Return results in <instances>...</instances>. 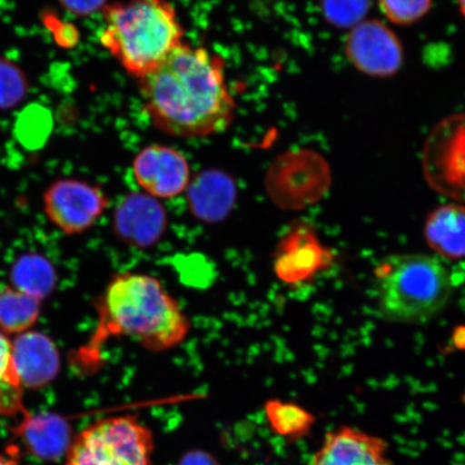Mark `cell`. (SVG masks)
<instances>
[{
    "label": "cell",
    "mask_w": 465,
    "mask_h": 465,
    "mask_svg": "<svg viewBox=\"0 0 465 465\" xmlns=\"http://www.w3.org/2000/svg\"><path fill=\"white\" fill-rule=\"evenodd\" d=\"M138 83L151 124L167 135H217L234 120L236 102L223 58L201 46L180 44Z\"/></svg>",
    "instance_id": "cell-1"
},
{
    "label": "cell",
    "mask_w": 465,
    "mask_h": 465,
    "mask_svg": "<svg viewBox=\"0 0 465 465\" xmlns=\"http://www.w3.org/2000/svg\"><path fill=\"white\" fill-rule=\"evenodd\" d=\"M97 307L100 324L93 345L108 336H126L148 351H165L182 344L190 332L178 302L150 275L114 276Z\"/></svg>",
    "instance_id": "cell-2"
},
{
    "label": "cell",
    "mask_w": 465,
    "mask_h": 465,
    "mask_svg": "<svg viewBox=\"0 0 465 465\" xmlns=\"http://www.w3.org/2000/svg\"><path fill=\"white\" fill-rule=\"evenodd\" d=\"M104 17V48L138 80L183 43V27L167 0H125L107 5Z\"/></svg>",
    "instance_id": "cell-3"
},
{
    "label": "cell",
    "mask_w": 465,
    "mask_h": 465,
    "mask_svg": "<svg viewBox=\"0 0 465 465\" xmlns=\"http://www.w3.org/2000/svg\"><path fill=\"white\" fill-rule=\"evenodd\" d=\"M374 278L378 311L394 323H426L452 294L450 272L427 254L391 255L376 266Z\"/></svg>",
    "instance_id": "cell-4"
},
{
    "label": "cell",
    "mask_w": 465,
    "mask_h": 465,
    "mask_svg": "<svg viewBox=\"0 0 465 465\" xmlns=\"http://www.w3.org/2000/svg\"><path fill=\"white\" fill-rule=\"evenodd\" d=\"M153 432L131 416L110 417L78 435L66 465H151Z\"/></svg>",
    "instance_id": "cell-5"
},
{
    "label": "cell",
    "mask_w": 465,
    "mask_h": 465,
    "mask_svg": "<svg viewBox=\"0 0 465 465\" xmlns=\"http://www.w3.org/2000/svg\"><path fill=\"white\" fill-rule=\"evenodd\" d=\"M421 164L430 188L465 203V112L447 115L433 126L423 144Z\"/></svg>",
    "instance_id": "cell-6"
},
{
    "label": "cell",
    "mask_w": 465,
    "mask_h": 465,
    "mask_svg": "<svg viewBox=\"0 0 465 465\" xmlns=\"http://www.w3.org/2000/svg\"><path fill=\"white\" fill-rule=\"evenodd\" d=\"M332 172L324 156L310 149L291 151L272 165L267 179L270 194L279 206L300 211L327 195Z\"/></svg>",
    "instance_id": "cell-7"
},
{
    "label": "cell",
    "mask_w": 465,
    "mask_h": 465,
    "mask_svg": "<svg viewBox=\"0 0 465 465\" xmlns=\"http://www.w3.org/2000/svg\"><path fill=\"white\" fill-rule=\"evenodd\" d=\"M346 58L366 77L391 78L404 65L405 51L397 33L385 22L366 19L347 31Z\"/></svg>",
    "instance_id": "cell-8"
},
{
    "label": "cell",
    "mask_w": 465,
    "mask_h": 465,
    "mask_svg": "<svg viewBox=\"0 0 465 465\" xmlns=\"http://www.w3.org/2000/svg\"><path fill=\"white\" fill-rule=\"evenodd\" d=\"M51 223L68 235L90 230L108 207L104 192L80 180L62 179L52 183L44 196Z\"/></svg>",
    "instance_id": "cell-9"
},
{
    "label": "cell",
    "mask_w": 465,
    "mask_h": 465,
    "mask_svg": "<svg viewBox=\"0 0 465 465\" xmlns=\"http://www.w3.org/2000/svg\"><path fill=\"white\" fill-rule=\"evenodd\" d=\"M136 183L155 199H173L187 190L191 182L189 162L178 150L151 144L139 151L133 162Z\"/></svg>",
    "instance_id": "cell-10"
},
{
    "label": "cell",
    "mask_w": 465,
    "mask_h": 465,
    "mask_svg": "<svg viewBox=\"0 0 465 465\" xmlns=\"http://www.w3.org/2000/svg\"><path fill=\"white\" fill-rule=\"evenodd\" d=\"M333 255L319 241L308 224L295 225L283 236L277 248L275 272L289 284L311 281L332 263Z\"/></svg>",
    "instance_id": "cell-11"
},
{
    "label": "cell",
    "mask_w": 465,
    "mask_h": 465,
    "mask_svg": "<svg viewBox=\"0 0 465 465\" xmlns=\"http://www.w3.org/2000/svg\"><path fill=\"white\" fill-rule=\"evenodd\" d=\"M388 444L378 436L341 426L325 434L310 465H393Z\"/></svg>",
    "instance_id": "cell-12"
},
{
    "label": "cell",
    "mask_w": 465,
    "mask_h": 465,
    "mask_svg": "<svg viewBox=\"0 0 465 465\" xmlns=\"http://www.w3.org/2000/svg\"><path fill=\"white\" fill-rule=\"evenodd\" d=\"M167 226V214L162 203L147 193L124 197L115 209L114 231L122 242L138 248L153 246Z\"/></svg>",
    "instance_id": "cell-13"
},
{
    "label": "cell",
    "mask_w": 465,
    "mask_h": 465,
    "mask_svg": "<svg viewBox=\"0 0 465 465\" xmlns=\"http://www.w3.org/2000/svg\"><path fill=\"white\" fill-rule=\"evenodd\" d=\"M15 370L22 387L42 388L54 380L61 359L54 342L39 332H23L13 341Z\"/></svg>",
    "instance_id": "cell-14"
},
{
    "label": "cell",
    "mask_w": 465,
    "mask_h": 465,
    "mask_svg": "<svg viewBox=\"0 0 465 465\" xmlns=\"http://www.w3.org/2000/svg\"><path fill=\"white\" fill-rule=\"evenodd\" d=\"M185 191L192 214L208 223H219L228 216L236 201L234 182L219 171L196 174Z\"/></svg>",
    "instance_id": "cell-15"
},
{
    "label": "cell",
    "mask_w": 465,
    "mask_h": 465,
    "mask_svg": "<svg viewBox=\"0 0 465 465\" xmlns=\"http://www.w3.org/2000/svg\"><path fill=\"white\" fill-rule=\"evenodd\" d=\"M17 434L33 455L45 460H55L72 445L71 427L54 414L33 416L26 412L17 427Z\"/></svg>",
    "instance_id": "cell-16"
},
{
    "label": "cell",
    "mask_w": 465,
    "mask_h": 465,
    "mask_svg": "<svg viewBox=\"0 0 465 465\" xmlns=\"http://www.w3.org/2000/svg\"><path fill=\"white\" fill-rule=\"evenodd\" d=\"M428 246L440 257L465 259V206L445 203L429 214L423 229Z\"/></svg>",
    "instance_id": "cell-17"
},
{
    "label": "cell",
    "mask_w": 465,
    "mask_h": 465,
    "mask_svg": "<svg viewBox=\"0 0 465 465\" xmlns=\"http://www.w3.org/2000/svg\"><path fill=\"white\" fill-rule=\"evenodd\" d=\"M15 289L39 301L54 291L56 283L54 267L42 255L28 253L17 260L10 272Z\"/></svg>",
    "instance_id": "cell-18"
},
{
    "label": "cell",
    "mask_w": 465,
    "mask_h": 465,
    "mask_svg": "<svg viewBox=\"0 0 465 465\" xmlns=\"http://www.w3.org/2000/svg\"><path fill=\"white\" fill-rule=\"evenodd\" d=\"M40 301L14 287L0 289V329L23 333L37 322Z\"/></svg>",
    "instance_id": "cell-19"
},
{
    "label": "cell",
    "mask_w": 465,
    "mask_h": 465,
    "mask_svg": "<svg viewBox=\"0 0 465 465\" xmlns=\"http://www.w3.org/2000/svg\"><path fill=\"white\" fill-rule=\"evenodd\" d=\"M265 410L272 429L289 440L304 438L316 423V417L311 411L295 403L272 400Z\"/></svg>",
    "instance_id": "cell-20"
},
{
    "label": "cell",
    "mask_w": 465,
    "mask_h": 465,
    "mask_svg": "<svg viewBox=\"0 0 465 465\" xmlns=\"http://www.w3.org/2000/svg\"><path fill=\"white\" fill-rule=\"evenodd\" d=\"M22 388L15 370L13 342L0 333V414H25L22 404Z\"/></svg>",
    "instance_id": "cell-21"
},
{
    "label": "cell",
    "mask_w": 465,
    "mask_h": 465,
    "mask_svg": "<svg viewBox=\"0 0 465 465\" xmlns=\"http://www.w3.org/2000/svg\"><path fill=\"white\" fill-rule=\"evenodd\" d=\"M374 0H319L320 13L329 25L351 29L368 19Z\"/></svg>",
    "instance_id": "cell-22"
},
{
    "label": "cell",
    "mask_w": 465,
    "mask_h": 465,
    "mask_svg": "<svg viewBox=\"0 0 465 465\" xmlns=\"http://www.w3.org/2000/svg\"><path fill=\"white\" fill-rule=\"evenodd\" d=\"M377 3L391 25L411 26L429 15L434 0H377Z\"/></svg>",
    "instance_id": "cell-23"
},
{
    "label": "cell",
    "mask_w": 465,
    "mask_h": 465,
    "mask_svg": "<svg viewBox=\"0 0 465 465\" xmlns=\"http://www.w3.org/2000/svg\"><path fill=\"white\" fill-rule=\"evenodd\" d=\"M27 79L15 63L0 58V109L14 108L26 95Z\"/></svg>",
    "instance_id": "cell-24"
},
{
    "label": "cell",
    "mask_w": 465,
    "mask_h": 465,
    "mask_svg": "<svg viewBox=\"0 0 465 465\" xmlns=\"http://www.w3.org/2000/svg\"><path fill=\"white\" fill-rule=\"evenodd\" d=\"M106 2L107 0H60L64 8L79 16L91 15L106 8Z\"/></svg>",
    "instance_id": "cell-25"
},
{
    "label": "cell",
    "mask_w": 465,
    "mask_h": 465,
    "mask_svg": "<svg viewBox=\"0 0 465 465\" xmlns=\"http://www.w3.org/2000/svg\"><path fill=\"white\" fill-rule=\"evenodd\" d=\"M180 465H218L213 458L205 452L193 451L183 459Z\"/></svg>",
    "instance_id": "cell-26"
},
{
    "label": "cell",
    "mask_w": 465,
    "mask_h": 465,
    "mask_svg": "<svg viewBox=\"0 0 465 465\" xmlns=\"http://www.w3.org/2000/svg\"><path fill=\"white\" fill-rule=\"evenodd\" d=\"M453 344L460 351H465V328L459 329L453 335Z\"/></svg>",
    "instance_id": "cell-27"
},
{
    "label": "cell",
    "mask_w": 465,
    "mask_h": 465,
    "mask_svg": "<svg viewBox=\"0 0 465 465\" xmlns=\"http://www.w3.org/2000/svg\"><path fill=\"white\" fill-rule=\"evenodd\" d=\"M0 465H16V462L14 459L0 456Z\"/></svg>",
    "instance_id": "cell-28"
},
{
    "label": "cell",
    "mask_w": 465,
    "mask_h": 465,
    "mask_svg": "<svg viewBox=\"0 0 465 465\" xmlns=\"http://www.w3.org/2000/svg\"><path fill=\"white\" fill-rule=\"evenodd\" d=\"M459 13L464 17L465 19V0H456Z\"/></svg>",
    "instance_id": "cell-29"
}]
</instances>
